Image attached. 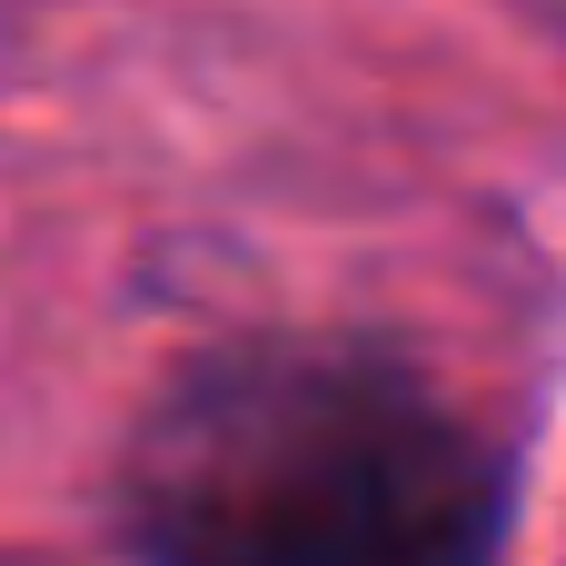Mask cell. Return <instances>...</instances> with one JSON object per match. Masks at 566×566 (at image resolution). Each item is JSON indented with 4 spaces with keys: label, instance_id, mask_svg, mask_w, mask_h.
Listing matches in <instances>:
<instances>
[{
    "label": "cell",
    "instance_id": "obj_1",
    "mask_svg": "<svg viewBox=\"0 0 566 566\" xmlns=\"http://www.w3.org/2000/svg\"><path fill=\"white\" fill-rule=\"evenodd\" d=\"M119 517L139 566H497L507 458L388 348L259 338L159 388Z\"/></svg>",
    "mask_w": 566,
    "mask_h": 566
},
{
    "label": "cell",
    "instance_id": "obj_2",
    "mask_svg": "<svg viewBox=\"0 0 566 566\" xmlns=\"http://www.w3.org/2000/svg\"><path fill=\"white\" fill-rule=\"evenodd\" d=\"M557 10H566V0H557Z\"/></svg>",
    "mask_w": 566,
    "mask_h": 566
}]
</instances>
